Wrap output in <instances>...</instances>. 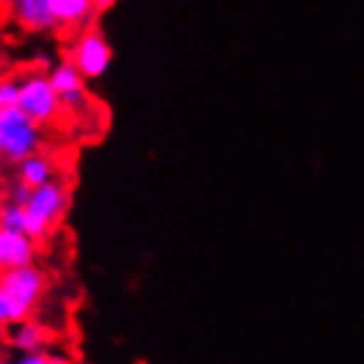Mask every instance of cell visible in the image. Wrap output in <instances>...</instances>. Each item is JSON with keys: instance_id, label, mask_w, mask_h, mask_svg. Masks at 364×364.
Returning a JSON list of instances; mask_svg holds the SVG:
<instances>
[{"instance_id": "cell-12", "label": "cell", "mask_w": 364, "mask_h": 364, "mask_svg": "<svg viewBox=\"0 0 364 364\" xmlns=\"http://www.w3.org/2000/svg\"><path fill=\"white\" fill-rule=\"evenodd\" d=\"M0 226H3V229H11V232H24V226H27L24 205L3 200V203H0Z\"/></svg>"}, {"instance_id": "cell-6", "label": "cell", "mask_w": 364, "mask_h": 364, "mask_svg": "<svg viewBox=\"0 0 364 364\" xmlns=\"http://www.w3.org/2000/svg\"><path fill=\"white\" fill-rule=\"evenodd\" d=\"M53 88L59 93L64 112H77L82 107H88L91 96H88V77L82 75L70 59H61L59 64H53L48 70Z\"/></svg>"}, {"instance_id": "cell-18", "label": "cell", "mask_w": 364, "mask_h": 364, "mask_svg": "<svg viewBox=\"0 0 364 364\" xmlns=\"http://www.w3.org/2000/svg\"><path fill=\"white\" fill-rule=\"evenodd\" d=\"M114 3V0H96V6H99V11H107Z\"/></svg>"}, {"instance_id": "cell-10", "label": "cell", "mask_w": 364, "mask_h": 364, "mask_svg": "<svg viewBox=\"0 0 364 364\" xmlns=\"http://www.w3.org/2000/svg\"><path fill=\"white\" fill-rule=\"evenodd\" d=\"M56 30L61 32H77L91 27V19L99 14L96 0H51Z\"/></svg>"}, {"instance_id": "cell-2", "label": "cell", "mask_w": 364, "mask_h": 364, "mask_svg": "<svg viewBox=\"0 0 364 364\" xmlns=\"http://www.w3.org/2000/svg\"><path fill=\"white\" fill-rule=\"evenodd\" d=\"M43 146V125L35 122L24 109H14L0 120V162L19 165L30 154H38Z\"/></svg>"}, {"instance_id": "cell-9", "label": "cell", "mask_w": 364, "mask_h": 364, "mask_svg": "<svg viewBox=\"0 0 364 364\" xmlns=\"http://www.w3.org/2000/svg\"><path fill=\"white\" fill-rule=\"evenodd\" d=\"M6 343L14 354H32V351H46L51 346V330H46L41 322L32 316L14 322L6 330Z\"/></svg>"}, {"instance_id": "cell-7", "label": "cell", "mask_w": 364, "mask_h": 364, "mask_svg": "<svg viewBox=\"0 0 364 364\" xmlns=\"http://www.w3.org/2000/svg\"><path fill=\"white\" fill-rule=\"evenodd\" d=\"M11 21H16L30 35H48L56 32L51 0H3Z\"/></svg>"}, {"instance_id": "cell-19", "label": "cell", "mask_w": 364, "mask_h": 364, "mask_svg": "<svg viewBox=\"0 0 364 364\" xmlns=\"http://www.w3.org/2000/svg\"><path fill=\"white\" fill-rule=\"evenodd\" d=\"M0 364H16V359H9V356H3V359H0Z\"/></svg>"}, {"instance_id": "cell-1", "label": "cell", "mask_w": 364, "mask_h": 364, "mask_svg": "<svg viewBox=\"0 0 364 364\" xmlns=\"http://www.w3.org/2000/svg\"><path fill=\"white\" fill-rule=\"evenodd\" d=\"M70 183L64 181V178H53V181L32 189L30 203L24 205V213H27L24 232L30 234L32 240L46 242L56 232V226L64 221V215L70 210Z\"/></svg>"}, {"instance_id": "cell-13", "label": "cell", "mask_w": 364, "mask_h": 364, "mask_svg": "<svg viewBox=\"0 0 364 364\" xmlns=\"http://www.w3.org/2000/svg\"><path fill=\"white\" fill-rule=\"evenodd\" d=\"M19 107V77H0V120Z\"/></svg>"}, {"instance_id": "cell-15", "label": "cell", "mask_w": 364, "mask_h": 364, "mask_svg": "<svg viewBox=\"0 0 364 364\" xmlns=\"http://www.w3.org/2000/svg\"><path fill=\"white\" fill-rule=\"evenodd\" d=\"M14 322H19V316H16V309H14L11 298L3 293V287H0V330L6 333V330H9Z\"/></svg>"}, {"instance_id": "cell-14", "label": "cell", "mask_w": 364, "mask_h": 364, "mask_svg": "<svg viewBox=\"0 0 364 364\" xmlns=\"http://www.w3.org/2000/svg\"><path fill=\"white\" fill-rule=\"evenodd\" d=\"M30 197H32V186H27L21 178L11 181L9 189H6V200H11V203H16V205H27Z\"/></svg>"}, {"instance_id": "cell-17", "label": "cell", "mask_w": 364, "mask_h": 364, "mask_svg": "<svg viewBox=\"0 0 364 364\" xmlns=\"http://www.w3.org/2000/svg\"><path fill=\"white\" fill-rule=\"evenodd\" d=\"M6 351H9V343H6V333L0 330V359L6 356Z\"/></svg>"}, {"instance_id": "cell-5", "label": "cell", "mask_w": 364, "mask_h": 364, "mask_svg": "<svg viewBox=\"0 0 364 364\" xmlns=\"http://www.w3.org/2000/svg\"><path fill=\"white\" fill-rule=\"evenodd\" d=\"M67 59L77 67V70L88 77V80H99L104 77L112 67V46L96 27H85L75 35L72 46L67 48Z\"/></svg>"}, {"instance_id": "cell-11", "label": "cell", "mask_w": 364, "mask_h": 364, "mask_svg": "<svg viewBox=\"0 0 364 364\" xmlns=\"http://www.w3.org/2000/svg\"><path fill=\"white\" fill-rule=\"evenodd\" d=\"M16 178H21V181L27 183V186H32V189H38V186L56 178V162L43 152L30 154L27 160H21L19 165H16Z\"/></svg>"}, {"instance_id": "cell-8", "label": "cell", "mask_w": 364, "mask_h": 364, "mask_svg": "<svg viewBox=\"0 0 364 364\" xmlns=\"http://www.w3.org/2000/svg\"><path fill=\"white\" fill-rule=\"evenodd\" d=\"M38 253H41V242L32 240L27 232H11L0 226V272L35 263Z\"/></svg>"}, {"instance_id": "cell-16", "label": "cell", "mask_w": 364, "mask_h": 364, "mask_svg": "<svg viewBox=\"0 0 364 364\" xmlns=\"http://www.w3.org/2000/svg\"><path fill=\"white\" fill-rule=\"evenodd\" d=\"M16 364H56L51 351H32V354H16Z\"/></svg>"}, {"instance_id": "cell-4", "label": "cell", "mask_w": 364, "mask_h": 364, "mask_svg": "<svg viewBox=\"0 0 364 364\" xmlns=\"http://www.w3.org/2000/svg\"><path fill=\"white\" fill-rule=\"evenodd\" d=\"M19 109L27 112L43 128L53 125L61 117L64 104L46 70H30L19 77Z\"/></svg>"}, {"instance_id": "cell-3", "label": "cell", "mask_w": 364, "mask_h": 364, "mask_svg": "<svg viewBox=\"0 0 364 364\" xmlns=\"http://www.w3.org/2000/svg\"><path fill=\"white\" fill-rule=\"evenodd\" d=\"M0 287L11 298L16 316L27 319L30 314H35V309L48 293V274L43 266H38V261L16 266V269H6V272H0Z\"/></svg>"}]
</instances>
